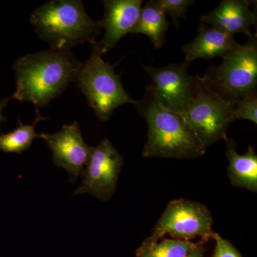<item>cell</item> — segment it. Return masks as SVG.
I'll return each instance as SVG.
<instances>
[{
    "label": "cell",
    "mask_w": 257,
    "mask_h": 257,
    "mask_svg": "<svg viewBox=\"0 0 257 257\" xmlns=\"http://www.w3.org/2000/svg\"><path fill=\"white\" fill-rule=\"evenodd\" d=\"M82 65L70 50L50 48L23 56L13 66L16 90L11 99L46 106L75 82Z\"/></svg>",
    "instance_id": "obj_1"
},
{
    "label": "cell",
    "mask_w": 257,
    "mask_h": 257,
    "mask_svg": "<svg viewBox=\"0 0 257 257\" xmlns=\"http://www.w3.org/2000/svg\"><path fill=\"white\" fill-rule=\"evenodd\" d=\"M137 106L148 124L143 157L195 159L205 154L207 149L183 116L166 109L147 93Z\"/></svg>",
    "instance_id": "obj_2"
},
{
    "label": "cell",
    "mask_w": 257,
    "mask_h": 257,
    "mask_svg": "<svg viewBox=\"0 0 257 257\" xmlns=\"http://www.w3.org/2000/svg\"><path fill=\"white\" fill-rule=\"evenodd\" d=\"M30 22L41 40L51 48L61 50H70L87 42L94 45L101 30L79 0L47 2L34 11Z\"/></svg>",
    "instance_id": "obj_3"
},
{
    "label": "cell",
    "mask_w": 257,
    "mask_h": 257,
    "mask_svg": "<svg viewBox=\"0 0 257 257\" xmlns=\"http://www.w3.org/2000/svg\"><path fill=\"white\" fill-rule=\"evenodd\" d=\"M94 45L88 60L82 63L75 82L85 96L88 105L103 121L111 117L115 109L125 104L137 105L125 91L114 66L106 63Z\"/></svg>",
    "instance_id": "obj_4"
},
{
    "label": "cell",
    "mask_w": 257,
    "mask_h": 257,
    "mask_svg": "<svg viewBox=\"0 0 257 257\" xmlns=\"http://www.w3.org/2000/svg\"><path fill=\"white\" fill-rule=\"evenodd\" d=\"M235 103L225 99L206 84L202 77H194V93L183 116L207 147L220 140H226L229 124L234 121Z\"/></svg>",
    "instance_id": "obj_5"
},
{
    "label": "cell",
    "mask_w": 257,
    "mask_h": 257,
    "mask_svg": "<svg viewBox=\"0 0 257 257\" xmlns=\"http://www.w3.org/2000/svg\"><path fill=\"white\" fill-rule=\"evenodd\" d=\"M206 84L225 99L236 104L243 96L256 92L257 84L256 35L223 58L202 77Z\"/></svg>",
    "instance_id": "obj_6"
},
{
    "label": "cell",
    "mask_w": 257,
    "mask_h": 257,
    "mask_svg": "<svg viewBox=\"0 0 257 257\" xmlns=\"http://www.w3.org/2000/svg\"><path fill=\"white\" fill-rule=\"evenodd\" d=\"M213 219L210 211L201 203L184 199L171 201L152 230L150 237L155 240L168 234L174 239L200 237L211 239Z\"/></svg>",
    "instance_id": "obj_7"
},
{
    "label": "cell",
    "mask_w": 257,
    "mask_h": 257,
    "mask_svg": "<svg viewBox=\"0 0 257 257\" xmlns=\"http://www.w3.org/2000/svg\"><path fill=\"white\" fill-rule=\"evenodd\" d=\"M189 65L184 61L162 67L143 66L152 80L146 93L168 110L183 114L194 93V77L189 74Z\"/></svg>",
    "instance_id": "obj_8"
},
{
    "label": "cell",
    "mask_w": 257,
    "mask_h": 257,
    "mask_svg": "<svg viewBox=\"0 0 257 257\" xmlns=\"http://www.w3.org/2000/svg\"><path fill=\"white\" fill-rule=\"evenodd\" d=\"M124 159L108 139L93 149L82 175V182L74 195L92 194L99 200L107 202L116 192L118 178Z\"/></svg>",
    "instance_id": "obj_9"
},
{
    "label": "cell",
    "mask_w": 257,
    "mask_h": 257,
    "mask_svg": "<svg viewBox=\"0 0 257 257\" xmlns=\"http://www.w3.org/2000/svg\"><path fill=\"white\" fill-rule=\"evenodd\" d=\"M39 138L46 142L55 165L68 172L71 183L82 177L94 147L84 142L77 121L63 125L58 133L39 134Z\"/></svg>",
    "instance_id": "obj_10"
},
{
    "label": "cell",
    "mask_w": 257,
    "mask_h": 257,
    "mask_svg": "<svg viewBox=\"0 0 257 257\" xmlns=\"http://www.w3.org/2000/svg\"><path fill=\"white\" fill-rule=\"evenodd\" d=\"M142 0H105L104 18L98 21L99 28L105 31L100 42L94 46L101 55L114 48L125 35L131 33L140 16Z\"/></svg>",
    "instance_id": "obj_11"
},
{
    "label": "cell",
    "mask_w": 257,
    "mask_h": 257,
    "mask_svg": "<svg viewBox=\"0 0 257 257\" xmlns=\"http://www.w3.org/2000/svg\"><path fill=\"white\" fill-rule=\"evenodd\" d=\"M248 0H224L209 14L203 15L201 23L231 35L242 33L253 36L251 28L256 23V15L250 9Z\"/></svg>",
    "instance_id": "obj_12"
},
{
    "label": "cell",
    "mask_w": 257,
    "mask_h": 257,
    "mask_svg": "<svg viewBox=\"0 0 257 257\" xmlns=\"http://www.w3.org/2000/svg\"><path fill=\"white\" fill-rule=\"evenodd\" d=\"M240 46L241 45L235 41L232 35L215 28H208L201 23L197 37L184 45L182 52L185 55L184 61L190 64L196 59L224 58Z\"/></svg>",
    "instance_id": "obj_13"
},
{
    "label": "cell",
    "mask_w": 257,
    "mask_h": 257,
    "mask_svg": "<svg viewBox=\"0 0 257 257\" xmlns=\"http://www.w3.org/2000/svg\"><path fill=\"white\" fill-rule=\"evenodd\" d=\"M225 142V154L229 162L227 176L231 185L256 192L257 155L254 147L248 146L246 154L241 155L236 151L234 140L227 138Z\"/></svg>",
    "instance_id": "obj_14"
},
{
    "label": "cell",
    "mask_w": 257,
    "mask_h": 257,
    "mask_svg": "<svg viewBox=\"0 0 257 257\" xmlns=\"http://www.w3.org/2000/svg\"><path fill=\"white\" fill-rule=\"evenodd\" d=\"M170 27L167 15L158 0H150L142 7L140 16L132 34L147 35L156 49L163 46L165 35Z\"/></svg>",
    "instance_id": "obj_15"
},
{
    "label": "cell",
    "mask_w": 257,
    "mask_h": 257,
    "mask_svg": "<svg viewBox=\"0 0 257 257\" xmlns=\"http://www.w3.org/2000/svg\"><path fill=\"white\" fill-rule=\"evenodd\" d=\"M197 243L177 239L158 240L147 237L136 251V257H186Z\"/></svg>",
    "instance_id": "obj_16"
},
{
    "label": "cell",
    "mask_w": 257,
    "mask_h": 257,
    "mask_svg": "<svg viewBox=\"0 0 257 257\" xmlns=\"http://www.w3.org/2000/svg\"><path fill=\"white\" fill-rule=\"evenodd\" d=\"M37 114L32 124L24 125L18 119L19 126L14 131L0 135V150L6 153L21 154L31 147L34 140L39 138V134L35 132V125L38 121L46 120L39 113L36 108Z\"/></svg>",
    "instance_id": "obj_17"
},
{
    "label": "cell",
    "mask_w": 257,
    "mask_h": 257,
    "mask_svg": "<svg viewBox=\"0 0 257 257\" xmlns=\"http://www.w3.org/2000/svg\"><path fill=\"white\" fill-rule=\"evenodd\" d=\"M257 94L256 92L243 96L235 104L233 120L247 119L257 123Z\"/></svg>",
    "instance_id": "obj_18"
},
{
    "label": "cell",
    "mask_w": 257,
    "mask_h": 257,
    "mask_svg": "<svg viewBox=\"0 0 257 257\" xmlns=\"http://www.w3.org/2000/svg\"><path fill=\"white\" fill-rule=\"evenodd\" d=\"M159 4L166 15H170L176 25L179 18H183L189 6L194 4L192 0H158Z\"/></svg>",
    "instance_id": "obj_19"
},
{
    "label": "cell",
    "mask_w": 257,
    "mask_h": 257,
    "mask_svg": "<svg viewBox=\"0 0 257 257\" xmlns=\"http://www.w3.org/2000/svg\"><path fill=\"white\" fill-rule=\"evenodd\" d=\"M211 239L215 241L212 257H242L232 243L221 237L217 233H213Z\"/></svg>",
    "instance_id": "obj_20"
},
{
    "label": "cell",
    "mask_w": 257,
    "mask_h": 257,
    "mask_svg": "<svg viewBox=\"0 0 257 257\" xmlns=\"http://www.w3.org/2000/svg\"><path fill=\"white\" fill-rule=\"evenodd\" d=\"M203 242L201 241L196 244L195 247L193 248L192 251L186 257H204V248L203 247Z\"/></svg>",
    "instance_id": "obj_21"
},
{
    "label": "cell",
    "mask_w": 257,
    "mask_h": 257,
    "mask_svg": "<svg viewBox=\"0 0 257 257\" xmlns=\"http://www.w3.org/2000/svg\"><path fill=\"white\" fill-rule=\"evenodd\" d=\"M10 99H11V98H9V99H8V98L6 99V98H5L3 101H0V123H1L2 121H7L6 118L3 115V111L5 106L8 105V101H9Z\"/></svg>",
    "instance_id": "obj_22"
}]
</instances>
